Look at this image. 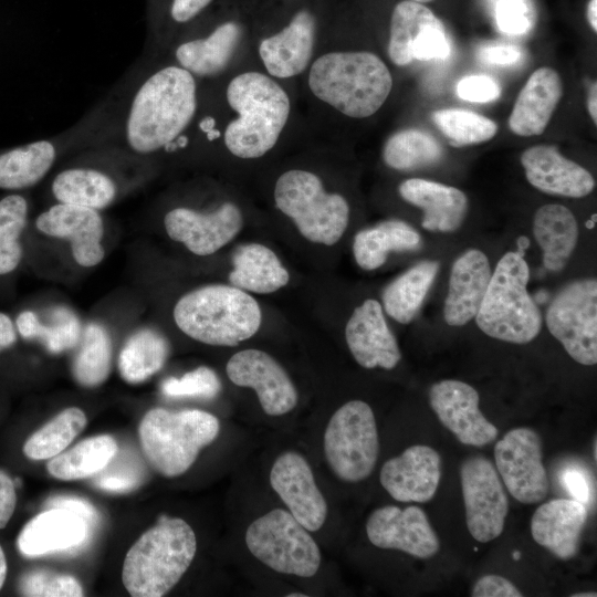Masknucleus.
I'll return each mask as SVG.
<instances>
[{
	"instance_id": "obj_57",
	"label": "nucleus",
	"mask_w": 597,
	"mask_h": 597,
	"mask_svg": "<svg viewBox=\"0 0 597 597\" xmlns=\"http://www.w3.org/2000/svg\"><path fill=\"white\" fill-rule=\"evenodd\" d=\"M17 341V331L12 320L0 312V353L10 348Z\"/></svg>"
},
{
	"instance_id": "obj_48",
	"label": "nucleus",
	"mask_w": 597,
	"mask_h": 597,
	"mask_svg": "<svg viewBox=\"0 0 597 597\" xmlns=\"http://www.w3.org/2000/svg\"><path fill=\"white\" fill-rule=\"evenodd\" d=\"M213 0H149L153 23L184 25L197 19Z\"/></svg>"
},
{
	"instance_id": "obj_28",
	"label": "nucleus",
	"mask_w": 597,
	"mask_h": 597,
	"mask_svg": "<svg viewBox=\"0 0 597 597\" xmlns=\"http://www.w3.org/2000/svg\"><path fill=\"white\" fill-rule=\"evenodd\" d=\"M563 95V82L552 67L535 70L521 90L509 117L510 129L523 137L541 135Z\"/></svg>"
},
{
	"instance_id": "obj_5",
	"label": "nucleus",
	"mask_w": 597,
	"mask_h": 597,
	"mask_svg": "<svg viewBox=\"0 0 597 597\" xmlns=\"http://www.w3.org/2000/svg\"><path fill=\"white\" fill-rule=\"evenodd\" d=\"M177 327L190 338L212 346H237L262 323L256 300L227 284H210L182 295L174 307Z\"/></svg>"
},
{
	"instance_id": "obj_54",
	"label": "nucleus",
	"mask_w": 597,
	"mask_h": 597,
	"mask_svg": "<svg viewBox=\"0 0 597 597\" xmlns=\"http://www.w3.org/2000/svg\"><path fill=\"white\" fill-rule=\"evenodd\" d=\"M138 475L134 472H106L97 475L95 484L106 491L126 492L138 485Z\"/></svg>"
},
{
	"instance_id": "obj_11",
	"label": "nucleus",
	"mask_w": 597,
	"mask_h": 597,
	"mask_svg": "<svg viewBox=\"0 0 597 597\" xmlns=\"http://www.w3.org/2000/svg\"><path fill=\"white\" fill-rule=\"evenodd\" d=\"M551 334L577 363H597V281L566 284L551 302L545 316Z\"/></svg>"
},
{
	"instance_id": "obj_62",
	"label": "nucleus",
	"mask_w": 597,
	"mask_h": 597,
	"mask_svg": "<svg viewBox=\"0 0 597 597\" xmlns=\"http://www.w3.org/2000/svg\"><path fill=\"white\" fill-rule=\"evenodd\" d=\"M597 595L595 593H582V594H573L572 597H596Z\"/></svg>"
},
{
	"instance_id": "obj_12",
	"label": "nucleus",
	"mask_w": 597,
	"mask_h": 597,
	"mask_svg": "<svg viewBox=\"0 0 597 597\" xmlns=\"http://www.w3.org/2000/svg\"><path fill=\"white\" fill-rule=\"evenodd\" d=\"M467 527L481 543L501 535L509 501L493 463L481 455L465 459L460 467Z\"/></svg>"
},
{
	"instance_id": "obj_2",
	"label": "nucleus",
	"mask_w": 597,
	"mask_h": 597,
	"mask_svg": "<svg viewBox=\"0 0 597 597\" xmlns=\"http://www.w3.org/2000/svg\"><path fill=\"white\" fill-rule=\"evenodd\" d=\"M226 97L237 113L223 130L226 148L241 159L266 155L287 124L291 112L287 93L269 74L248 71L231 78Z\"/></svg>"
},
{
	"instance_id": "obj_58",
	"label": "nucleus",
	"mask_w": 597,
	"mask_h": 597,
	"mask_svg": "<svg viewBox=\"0 0 597 597\" xmlns=\"http://www.w3.org/2000/svg\"><path fill=\"white\" fill-rule=\"evenodd\" d=\"M587 108L588 113L595 124H597V84L594 82L588 91L587 95Z\"/></svg>"
},
{
	"instance_id": "obj_40",
	"label": "nucleus",
	"mask_w": 597,
	"mask_h": 597,
	"mask_svg": "<svg viewBox=\"0 0 597 597\" xmlns=\"http://www.w3.org/2000/svg\"><path fill=\"white\" fill-rule=\"evenodd\" d=\"M436 14L425 4L404 0L392 11L389 28L388 56L398 66L413 61L412 46L416 39L438 22Z\"/></svg>"
},
{
	"instance_id": "obj_13",
	"label": "nucleus",
	"mask_w": 597,
	"mask_h": 597,
	"mask_svg": "<svg viewBox=\"0 0 597 597\" xmlns=\"http://www.w3.org/2000/svg\"><path fill=\"white\" fill-rule=\"evenodd\" d=\"M496 471L510 494L523 504L538 503L549 483L542 462V442L531 428L510 430L495 443Z\"/></svg>"
},
{
	"instance_id": "obj_9",
	"label": "nucleus",
	"mask_w": 597,
	"mask_h": 597,
	"mask_svg": "<svg viewBox=\"0 0 597 597\" xmlns=\"http://www.w3.org/2000/svg\"><path fill=\"white\" fill-rule=\"evenodd\" d=\"M324 455L332 472L342 481L368 478L378 459L379 438L368 404L350 400L331 417L324 432Z\"/></svg>"
},
{
	"instance_id": "obj_55",
	"label": "nucleus",
	"mask_w": 597,
	"mask_h": 597,
	"mask_svg": "<svg viewBox=\"0 0 597 597\" xmlns=\"http://www.w3.org/2000/svg\"><path fill=\"white\" fill-rule=\"evenodd\" d=\"M17 505L15 484L13 480L0 470V530L11 520Z\"/></svg>"
},
{
	"instance_id": "obj_31",
	"label": "nucleus",
	"mask_w": 597,
	"mask_h": 597,
	"mask_svg": "<svg viewBox=\"0 0 597 597\" xmlns=\"http://www.w3.org/2000/svg\"><path fill=\"white\" fill-rule=\"evenodd\" d=\"M229 281L245 292L271 294L287 285L290 274L270 248L245 243L233 252Z\"/></svg>"
},
{
	"instance_id": "obj_8",
	"label": "nucleus",
	"mask_w": 597,
	"mask_h": 597,
	"mask_svg": "<svg viewBox=\"0 0 597 597\" xmlns=\"http://www.w3.org/2000/svg\"><path fill=\"white\" fill-rule=\"evenodd\" d=\"M276 208L313 243L334 245L345 233L349 205L339 193L327 192L322 179L304 169H291L276 179Z\"/></svg>"
},
{
	"instance_id": "obj_16",
	"label": "nucleus",
	"mask_w": 597,
	"mask_h": 597,
	"mask_svg": "<svg viewBox=\"0 0 597 597\" xmlns=\"http://www.w3.org/2000/svg\"><path fill=\"white\" fill-rule=\"evenodd\" d=\"M369 542L384 549L402 551L413 557L430 558L439 548V538L425 511L416 505L376 509L366 523Z\"/></svg>"
},
{
	"instance_id": "obj_42",
	"label": "nucleus",
	"mask_w": 597,
	"mask_h": 597,
	"mask_svg": "<svg viewBox=\"0 0 597 597\" xmlns=\"http://www.w3.org/2000/svg\"><path fill=\"white\" fill-rule=\"evenodd\" d=\"M80 348L72 363L74 379L83 387L102 385L109 376L112 364V342L106 329L88 324L82 332Z\"/></svg>"
},
{
	"instance_id": "obj_34",
	"label": "nucleus",
	"mask_w": 597,
	"mask_h": 597,
	"mask_svg": "<svg viewBox=\"0 0 597 597\" xmlns=\"http://www.w3.org/2000/svg\"><path fill=\"white\" fill-rule=\"evenodd\" d=\"M57 156L52 140L33 142L0 154V188L20 190L38 184Z\"/></svg>"
},
{
	"instance_id": "obj_26",
	"label": "nucleus",
	"mask_w": 597,
	"mask_h": 597,
	"mask_svg": "<svg viewBox=\"0 0 597 597\" xmlns=\"http://www.w3.org/2000/svg\"><path fill=\"white\" fill-rule=\"evenodd\" d=\"M91 526L80 515L64 509L50 507L32 517L20 531V553L35 557L81 547Z\"/></svg>"
},
{
	"instance_id": "obj_21",
	"label": "nucleus",
	"mask_w": 597,
	"mask_h": 597,
	"mask_svg": "<svg viewBox=\"0 0 597 597\" xmlns=\"http://www.w3.org/2000/svg\"><path fill=\"white\" fill-rule=\"evenodd\" d=\"M345 339L354 359L364 368L392 369L401 359L383 306L374 298H367L354 310L345 326Z\"/></svg>"
},
{
	"instance_id": "obj_56",
	"label": "nucleus",
	"mask_w": 597,
	"mask_h": 597,
	"mask_svg": "<svg viewBox=\"0 0 597 597\" xmlns=\"http://www.w3.org/2000/svg\"><path fill=\"white\" fill-rule=\"evenodd\" d=\"M479 56L489 64L511 65L521 60L522 52L513 45H493L483 48Z\"/></svg>"
},
{
	"instance_id": "obj_19",
	"label": "nucleus",
	"mask_w": 597,
	"mask_h": 597,
	"mask_svg": "<svg viewBox=\"0 0 597 597\" xmlns=\"http://www.w3.org/2000/svg\"><path fill=\"white\" fill-rule=\"evenodd\" d=\"M35 227L46 235L69 240L81 266L92 268L104 258V222L98 210L56 202L38 216Z\"/></svg>"
},
{
	"instance_id": "obj_17",
	"label": "nucleus",
	"mask_w": 597,
	"mask_h": 597,
	"mask_svg": "<svg viewBox=\"0 0 597 597\" xmlns=\"http://www.w3.org/2000/svg\"><path fill=\"white\" fill-rule=\"evenodd\" d=\"M479 394L469 384L444 379L431 386L429 401L440 422L467 446L484 447L499 433L479 408Z\"/></svg>"
},
{
	"instance_id": "obj_44",
	"label": "nucleus",
	"mask_w": 597,
	"mask_h": 597,
	"mask_svg": "<svg viewBox=\"0 0 597 597\" xmlns=\"http://www.w3.org/2000/svg\"><path fill=\"white\" fill-rule=\"evenodd\" d=\"M432 121L454 146L484 143L498 133V125L492 119L468 109H438L432 114Z\"/></svg>"
},
{
	"instance_id": "obj_24",
	"label": "nucleus",
	"mask_w": 597,
	"mask_h": 597,
	"mask_svg": "<svg viewBox=\"0 0 597 597\" xmlns=\"http://www.w3.org/2000/svg\"><path fill=\"white\" fill-rule=\"evenodd\" d=\"M491 275L489 259L480 250H468L453 262L443 307L448 325L463 326L475 317Z\"/></svg>"
},
{
	"instance_id": "obj_1",
	"label": "nucleus",
	"mask_w": 597,
	"mask_h": 597,
	"mask_svg": "<svg viewBox=\"0 0 597 597\" xmlns=\"http://www.w3.org/2000/svg\"><path fill=\"white\" fill-rule=\"evenodd\" d=\"M198 111L196 76L178 64L161 66L134 90L123 121L126 149L148 156L171 146Z\"/></svg>"
},
{
	"instance_id": "obj_10",
	"label": "nucleus",
	"mask_w": 597,
	"mask_h": 597,
	"mask_svg": "<svg viewBox=\"0 0 597 597\" xmlns=\"http://www.w3.org/2000/svg\"><path fill=\"white\" fill-rule=\"evenodd\" d=\"M250 553L269 568L300 577L314 576L321 552L308 531L289 512L275 509L254 520L245 532Z\"/></svg>"
},
{
	"instance_id": "obj_63",
	"label": "nucleus",
	"mask_w": 597,
	"mask_h": 597,
	"mask_svg": "<svg viewBox=\"0 0 597 597\" xmlns=\"http://www.w3.org/2000/svg\"><path fill=\"white\" fill-rule=\"evenodd\" d=\"M287 597H306L305 594H289Z\"/></svg>"
},
{
	"instance_id": "obj_60",
	"label": "nucleus",
	"mask_w": 597,
	"mask_h": 597,
	"mask_svg": "<svg viewBox=\"0 0 597 597\" xmlns=\"http://www.w3.org/2000/svg\"><path fill=\"white\" fill-rule=\"evenodd\" d=\"M8 572L7 558L3 548L0 545V590L6 582Z\"/></svg>"
},
{
	"instance_id": "obj_50",
	"label": "nucleus",
	"mask_w": 597,
	"mask_h": 597,
	"mask_svg": "<svg viewBox=\"0 0 597 597\" xmlns=\"http://www.w3.org/2000/svg\"><path fill=\"white\" fill-rule=\"evenodd\" d=\"M460 98L471 103H488L496 100L501 88L496 81L486 75H469L461 78L457 86Z\"/></svg>"
},
{
	"instance_id": "obj_33",
	"label": "nucleus",
	"mask_w": 597,
	"mask_h": 597,
	"mask_svg": "<svg viewBox=\"0 0 597 597\" xmlns=\"http://www.w3.org/2000/svg\"><path fill=\"white\" fill-rule=\"evenodd\" d=\"M420 242V234L410 224L391 219L358 231L353 253L359 268L373 271L386 262L391 251L416 250Z\"/></svg>"
},
{
	"instance_id": "obj_45",
	"label": "nucleus",
	"mask_w": 597,
	"mask_h": 597,
	"mask_svg": "<svg viewBox=\"0 0 597 597\" xmlns=\"http://www.w3.org/2000/svg\"><path fill=\"white\" fill-rule=\"evenodd\" d=\"M18 588L21 595L31 597H77L84 594L75 577L40 568L24 573Z\"/></svg>"
},
{
	"instance_id": "obj_53",
	"label": "nucleus",
	"mask_w": 597,
	"mask_h": 597,
	"mask_svg": "<svg viewBox=\"0 0 597 597\" xmlns=\"http://www.w3.org/2000/svg\"><path fill=\"white\" fill-rule=\"evenodd\" d=\"M48 507H56L69 510L81 517L93 527L98 522V513L96 509L86 500L76 496H54L48 500Z\"/></svg>"
},
{
	"instance_id": "obj_15",
	"label": "nucleus",
	"mask_w": 597,
	"mask_h": 597,
	"mask_svg": "<svg viewBox=\"0 0 597 597\" xmlns=\"http://www.w3.org/2000/svg\"><path fill=\"white\" fill-rule=\"evenodd\" d=\"M226 371L237 386L252 388L263 411L282 416L297 404V390L285 369L266 352L249 348L230 357Z\"/></svg>"
},
{
	"instance_id": "obj_41",
	"label": "nucleus",
	"mask_w": 597,
	"mask_h": 597,
	"mask_svg": "<svg viewBox=\"0 0 597 597\" xmlns=\"http://www.w3.org/2000/svg\"><path fill=\"white\" fill-rule=\"evenodd\" d=\"M86 423L87 419L82 409L69 407L27 439L23 453L34 461L50 460L64 451L85 429Z\"/></svg>"
},
{
	"instance_id": "obj_3",
	"label": "nucleus",
	"mask_w": 597,
	"mask_h": 597,
	"mask_svg": "<svg viewBox=\"0 0 597 597\" xmlns=\"http://www.w3.org/2000/svg\"><path fill=\"white\" fill-rule=\"evenodd\" d=\"M308 87L324 104L352 118L374 115L388 98L392 76L369 51H333L310 65Z\"/></svg>"
},
{
	"instance_id": "obj_61",
	"label": "nucleus",
	"mask_w": 597,
	"mask_h": 597,
	"mask_svg": "<svg viewBox=\"0 0 597 597\" xmlns=\"http://www.w3.org/2000/svg\"><path fill=\"white\" fill-rule=\"evenodd\" d=\"M517 244H519L517 252L523 255V251L528 247L530 241L526 237H520V239L517 240Z\"/></svg>"
},
{
	"instance_id": "obj_52",
	"label": "nucleus",
	"mask_w": 597,
	"mask_h": 597,
	"mask_svg": "<svg viewBox=\"0 0 597 597\" xmlns=\"http://www.w3.org/2000/svg\"><path fill=\"white\" fill-rule=\"evenodd\" d=\"M562 482L574 500L588 504L590 502V479L584 469L569 467L562 474Z\"/></svg>"
},
{
	"instance_id": "obj_35",
	"label": "nucleus",
	"mask_w": 597,
	"mask_h": 597,
	"mask_svg": "<svg viewBox=\"0 0 597 597\" xmlns=\"http://www.w3.org/2000/svg\"><path fill=\"white\" fill-rule=\"evenodd\" d=\"M439 262L422 261L390 282L383 292L386 313L400 324L410 323L433 283Z\"/></svg>"
},
{
	"instance_id": "obj_38",
	"label": "nucleus",
	"mask_w": 597,
	"mask_h": 597,
	"mask_svg": "<svg viewBox=\"0 0 597 597\" xmlns=\"http://www.w3.org/2000/svg\"><path fill=\"white\" fill-rule=\"evenodd\" d=\"M169 355L167 338L153 328L132 334L118 356V371L128 384H140L158 373Z\"/></svg>"
},
{
	"instance_id": "obj_18",
	"label": "nucleus",
	"mask_w": 597,
	"mask_h": 597,
	"mask_svg": "<svg viewBox=\"0 0 597 597\" xmlns=\"http://www.w3.org/2000/svg\"><path fill=\"white\" fill-rule=\"evenodd\" d=\"M270 484L289 512L311 532L318 531L327 516V504L308 462L295 451H286L274 461Z\"/></svg>"
},
{
	"instance_id": "obj_59",
	"label": "nucleus",
	"mask_w": 597,
	"mask_h": 597,
	"mask_svg": "<svg viewBox=\"0 0 597 597\" xmlns=\"http://www.w3.org/2000/svg\"><path fill=\"white\" fill-rule=\"evenodd\" d=\"M587 19L591 29L597 31V0H589L587 6Z\"/></svg>"
},
{
	"instance_id": "obj_64",
	"label": "nucleus",
	"mask_w": 597,
	"mask_h": 597,
	"mask_svg": "<svg viewBox=\"0 0 597 597\" xmlns=\"http://www.w3.org/2000/svg\"><path fill=\"white\" fill-rule=\"evenodd\" d=\"M410 1L419 2V3H427V2H431L433 0H410Z\"/></svg>"
},
{
	"instance_id": "obj_7",
	"label": "nucleus",
	"mask_w": 597,
	"mask_h": 597,
	"mask_svg": "<svg viewBox=\"0 0 597 597\" xmlns=\"http://www.w3.org/2000/svg\"><path fill=\"white\" fill-rule=\"evenodd\" d=\"M219 430V420L207 411L154 408L143 417L138 436L149 464L159 474L175 478L190 469Z\"/></svg>"
},
{
	"instance_id": "obj_27",
	"label": "nucleus",
	"mask_w": 597,
	"mask_h": 597,
	"mask_svg": "<svg viewBox=\"0 0 597 597\" xmlns=\"http://www.w3.org/2000/svg\"><path fill=\"white\" fill-rule=\"evenodd\" d=\"M398 191L405 201L423 211L421 226L429 231L453 232L468 213V197L455 187L410 178L399 185Z\"/></svg>"
},
{
	"instance_id": "obj_51",
	"label": "nucleus",
	"mask_w": 597,
	"mask_h": 597,
	"mask_svg": "<svg viewBox=\"0 0 597 597\" xmlns=\"http://www.w3.org/2000/svg\"><path fill=\"white\" fill-rule=\"evenodd\" d=\"M472 597H521L516 586L500 575H484L474 585Z\"/></svg>"
},
{
	"instance_id": "obj_22",
	"label": "nucleus",
	"mask_w": 597,
	"mask_h": 597,
	"mask_svg": "<svg viewBox=\"0 0 597 597\" xmlns=\"http://www.w3.org/2000/svg\"><path fill=\"white\" fill-rule=\"evenodd\" d=\"M316 41V19L310 10L297 11L279 32L259 44V56L273 78H290L310 66Z\"/></svg>"
},
{
	"instance_id": "obj_36",
	"label": "nucleus",
	"mask_w": 597,
	"mask_h": 597,
	"mask_svg": "<svg viewBox=\"0 0 597 597\" xmlns=\"http://www.w3.org/2000/svg\"><path fill=\"white\" fill-rule=\"evenodd\" d=\"M117 443L109 434H100L50 459L48 472L63 481L81 480L102 472L117 452Z\"/></svg>"
},
{
	"instance_id": "obj_39",
	"label": "nucleus",
	"mask_w": 597,
	"mask_h": 597,
	"mask_svg": "<svg viewBox=\"0 0 597 597\" xmlns=\"http://www.w3.org/2000/svg\"><path fill=\"white\" fill-rule=\"evenodd\" d=\"M444 149L428 132L407 128L392 134L383 147L385 164L396 170H413L439 163Z\"/></svg>"
},
{
	"instance_id": "obj_14",
	"label": "nucleus",
	"mask_w": 597,
	"mask_h": 597,
	"mask_svg": "<svg viewBox=\"0 0 597 597\" xmlns=\"http://www.w3.org/2000/svg\"><path fill=\"white\" fill-rule=\"evenodd\" d=\"M169 238L196 255H210L232 241L243 227L240 208L226 201L209 212L176 207L164 217Z\"/></svg>"
},
{
	"instance_id": "obj_4",
	"label": "nucleus",
	"mask_w": 597,
	"mask_h": 597,
	"mask_svg": "<svg viewBox=\"0 0 597 597\" xmlns=\"http://www.w3.org/2000/svg\"><path fill=\"white\" fill-rule=\"evenodd\" d=\"M197 538L179 517L161 515L127 552L122 570L124 587L134 597H160L181 579L193 561Z\"/></svg>"
},
{
	"instance_id": "obj_20",
	"label": "nucleus",
	"mask_w": 597,
	"mask_h": 597,
	"mask_svg": "<svg viewBox=\"0 0 597 597\" xmlns=\"http://www.w3.org/2000/svg\"><path fill=\"white\" fill-rule=\"evenodd\" d=\"M441 479V457L431 447L415 444L387 460L379 480L388 494L399 502L430 501Z\"/></svg>"
},
{
	"instance_id": "obj_37",
	"label": "nucleus",
	"mask_w": 597,
	"mask_h": 597,
	"mask_svg": "<svg viewBox=\"0 0 597 597\" xmlns=\"http://www.w3.org/2000/svg\"><path fill=\"white\" fill-rule=\"evenodd\" d=\"M15 327L22 338L39 341L52 354L75 347L82 336L78 317L63 306L50 311L44 322L34 312L23 311L17 317Z\"/></svg>"
},
{
	"instance_id": "obj_30",
	"label": "nucleus",
	"mask_w": 597,
	"mask_h": 597,
	"mask_svg": "<svg viewBox=\"0 0 597 597\" xmlns=\"http://www.w3.org/2000/svg\"><path fill=\"white\" fill-rule=\"evenodd\" d=\"M51 192L57 202L100 211L117 198L119 184L112 174L81 164L57 172L51 182Z\"/></svg>"
},
{
	"instance_id": "obj_47",
	"label": "nucleus",
	"mask_w": 597,
	"mask_h": 597,
	"mask_svg": "<svg viewBox=\"0 0 597 597\" xmlns=\"http://www.w3.org/2000/svg\"><path fill=\"white\" fill-rule=\"evenodd\" d=\"M221 390V383L214 370L201 366L184 376L167 378L161 384V391L167 397L214 398Z\"/></svg>"
},
{
	"instance_id": "obj_25",
	"label": "nucleus",
	"mask_w": 597,
	"mask_h": 597,
	"mask_svg": "<svg viewBox=\"0 0 597 597\" xmlns=\"http://www.w3.org/2000/svg\"><path fill=\"white\" fill-rule=\"evenodd\" d=\"M588 516L574 499H555L540 505L531 519L534 541L561 559L574 557Z\"/></svg>"
},
{
	"instance_id": "obj_29",
	"label": "nucleus",
	"mask_w": 597,
	"mask_h": 597,
	"mask_svg": "<svg viewBox=\"0 0 597 597\" xmlns=\"http://www.w3.org/2000/svg\"><path fill=\"white\" fill-rule=\"evenodd\" d=\"M240 38V25L224 21L207 34L180 41L174 51L176 64L196 77L214 76L228 66Z\"/></svg>"
},
{
	"instance_id": "obj_32",
	"label": "nucleus",
	"mask_w": 597,
	"mask_h": 597,
	"mask_svg": "<svg viewBox=\"0 0 597 597\" xmlns=\"http://www.w3.org/2000/svg\"><path fill=\"white\" fill-rule=\"evenodd\" d=\"M533 233L543 251L544 266L554 272L563 270L578 239V224L573 212L557 203L542 206L534 214Z\"/></svg>"
},
{
	"instance_id": "obj_49",
	"label": "nucleus",
	"mask_w": 597,
	"mask_h": 597,
	"mask_svg": "<svg viewBox=\"0 0 597 597\" xmlns=\"http://www.w3.org/2000/svg\"><path fill=\"white\" fill-rule=\"evenodd\" d=\"M450 54V44L443 23L439 20L427 28L415 41L412 46L413 60L428 61L446 59Z\"/></svg>"
},
{
	"instance_id": "obj_6",
	"label": "nucleus",
	"mask_w": 597,
	"mask_h": 597,
	"mask_svg": "<svg viewBox=\"0 0 597 597\" xmlns=\"http://www.w3.org/2000/svg\"><path fill=\"white\" fill-rule=\"evenodd\" d=\"M530 270L523 255L507 252L492 272L475 315L488 336L513 344L531 343L541 332L542 315L527 292Z\"/></svg>"
},
{
	"instance_id": "obj_43",
	"label": "nucleus",
	"mask_w": 597,
	"mask_h": 597,
	"mask_svg": "<svg viewBox=\"0 0 597 597\" xmlns=\"http://www.w3.org/2000/svg\"><path fill=\"white\" fill-rule=\"evenodd\" d=\"M28 209V201L21 195H9L0 200V275L13 272L22 259L20 237Z\"/></svg>"
},
{
	"instance_id": "obj_23",
	"label": "nucleus",
	"mask_w": 597,
	"mask_h": 597,
	"mask_svg": "<svg viewBox=\"0 0 597 597\" xmlns=\"http://www.w3.org/2000/svg\"><path fill=\"white\" fill-rule=\"evenodd\" d=\"M520 159L527 181L545 193L583 198L595 188L596 182L591 174L563 156L555 146L528 147Z\"/></svg>"
},
{
	"instance_id": "obj_46",
	"label": "nucleus",
	"mask_w": 597,
	"mask_h": 597,
	"mask_svg": "<svg viewBox=\"0 0 597 597\" xmlns=\"http://www.w3.org/2000/svg\"><path fill=\"white\" fill-rule=\"evenodd\" d=\"M498 30L509 35L530 32L536 20L533 0H485Z\"/></svg>"
}]
</instances>
